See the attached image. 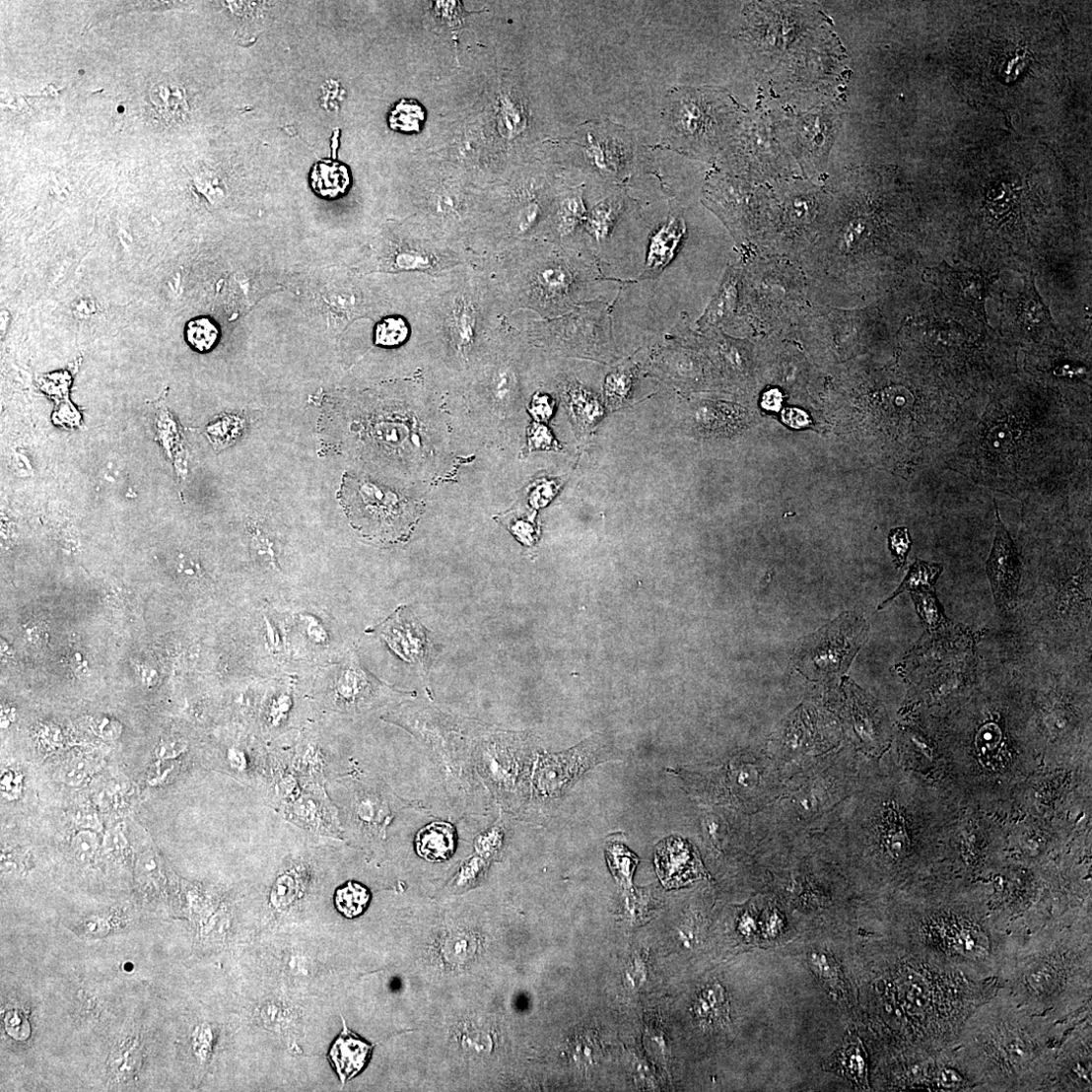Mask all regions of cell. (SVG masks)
I'll return each mask as SVG.
<instances>
[{"mask_svg":"<svg viewBox=\"0 0 1092 1092\" xmlns=\"http://www.w3.org/2000/svg\"><path fill=\"white\" fill-rule=\"evenodd\" d=\"M99 846L98 836L91 831H82L76 834L71 843L75 859L82 863L93 859Z\"/></svg>","mask_w":1092,"mask_h":1092,"instance_id":"cell-30","label":"cell"},{"mask_svg":"<svg viewBox=\"0 0 1092 1092\" xmlns=\"http://www.w3.org/2000/svg\"><path fill=\"white\" fill-rule=\"evenodd\" d=\"M932 591L922 590L913 594L918 612L928 630L938 629L943 620L941 608Z\"/></svg>","mask_w":1092,"mask_h":1092,"instance_id":"cell-27","label":"cell"},{"mask_svg":"<svg viewBox=\"0 0 1092 1092\" xmlns=\"http://www.w3.org/2000/svg\"><path fill=\"white\" fill-rule=\"evenodd\" d=\"M988 574L998 608H1006L1017 598L1021 580V562L1015 542L1004 527L996 507V535L988 561Z\"/></svg>","mask_w":1092,"mask_h":1092,"instance_id":"cell-8","label":"cell"},{"mask_svg":"<svg viewBox=\"0 0 1092 1092\" xmlns=\"http://www.w3.org/2000/svg\"><path fill=\"white\" fill-rule=\"evenodd\" d=\"M600 262L588 249L532 239L475 263L485 271L507 317L531 311L551 320L595 300L590 296L599 284L618 282L604 276Z\"/></svg>","mask_w":1092,"mask_h":1092,"instance_id":"cell-2","label":"cell"},{"mask_svg":"<svg viewBox=\"0 0 1092 1092\" xmlns=\"http://www.w3.org/2000/svg\"><path fill=\"white\" fill-rule=\"evenodd\" d=\"M381 240L376 265L400 275L412 273L438 278L455 267L476 261L470 253L428 237L412 224L389 231Z\"/></svg>","mask_w":1092,"mask_h":1092,"instance_id":"cell-6","label":"cell"},{"mask_svg":"<svg viewBox=\"0 0 1092 1092\" xmlns=\"http://www.w3.org/2000/svg\"><path fill=\"white\" fill-rule=\"evenodd\" d=\"M937 284L944 295L958 306L966 307L977 313L988 325L986 303L990 297L991 281L983 271L954 269L947 264L935 268Z\"/></svg>","mask_w":1092,"mask_h":1092,"instance_id":"cell-9","label":"cell"},{"mask_svg":"<svg viewBox=\"0 0 1092 1092\" xmlns=\"http://www.w3.org/2000/svg\"><path fill=\"white\" fill-rule=\"evenodd\" d=\"M122 836L123 835H120L118 833L111 834L108 837V840L106 842L107 846H109L112 849H116V847L119 848L120 846H125V840L123 839Z\"/></svg>","mask_w":1092,"mask_h":1092,"instance_id":"cell-40","label":"cell"},{"mask_svg":"<svg viewBox=\"0 0 1092 1092\" xmlns=\"http://www.w3.org/2000/svg\"><path fill=\"white\" fill-rule=\"evenodd\" d=\"M98 729L100 731V734L102 737L107 738V739H111V738H114V737L118 736V732L120 731L118 729V727H116L108 719H103L102 721H99L98 722Z\"/></svg>","mask_w":1092,"mask_h":1092,"instance_id":"cell-38","label":"cell"},{"mask_svg":"<svg viewBox=\"0 0 1092 1092\" xmlns=\"http://www.w3.org/2000/svg\"><path fill=\"white\" fill-rule=\"evenodd\" d=\"M686 234L684 219L670 217L649 239L645 269L639 280L656 279L678 254Z\"/></svg>","mask_w":1092,"mask_h":1092,"instance_id":"cell-11","label":"cell"},{"mask_svg":"<svg viewBox=\"0 0 1092 1092\" xmlns=\"http://www.w3.org/2000/svg\"><path fill=\"white\" fill-rule=\"evenodd\" d=\"M185 336L193 349L200 351V353H207L217 344L220 338V330L211 319L201 317L193 319L187 324Z\"/></svg>","mask_w":1092,"mask_h":1092,"instance_id":"cell-25","label":"cell"},{"mask_svg":"<svg viewBox=\"0 0 1092 1092\" xmlns=\"http://www.w3.org/2000/svg\"><path fill=\"white\" fill-rule=\"evenodd\" d=\"M375 686L360 668L351 665L342 671L336 686L338 704L349 710H366L376 700Z\"/></svg>","mask_w":1092,"mask_h":1092,"instance_id":"cell-15","label":"cell"},{"mask_svg":"<svg viewBox=\"0 0 1092 1092\" xmlns=\"http://www.w3.org/2000/svg\"><path fill=\"white\" fill-rule=\"evenodd\" d=\"M382 636L389 647L409 661H421L426 641L419 627L401 622L397 616L386 624Z\"/></svg>","mask_w":1092,"mask_h":1092,"instance_id":"cell-16","label":"cell"},{"mask_svg":"<svg viewBox=\"0 0 1092 1092\" xmlns=\"http://www.w3.org/2000/svg\"><path fill=\"white\" fill-rule=\"evenodd\" d=\"M307 634L310 639L315 641L316 643L323 644L326 642L327 635L325 633V630L320 626L318 622H315L314 619H311L308 623Z\"/></svg>","mask_w":1092,"mask_h":1092,"instance_id":"cell-36","label":"cell"},{"mask_svg":"<svg viewBox=\"0 0 1092 1092\" xmlns=\"http://www.w3.org/2000/svg\"><path fill=\"white\" fill-rule=\"evenodd\" d=\"M345 485L346 511L364 534L394 541L412 531L418 515L414 504L404 495L368 480L348 479Z\"/></svg>","mask_w":1092,"mask_h":1092,"instance_id":"cell-5","label":"cell"},{"mask_svg":"<svg viewBox=\"0 0 1092 1092\" xmlns=\"http://www.w3.org/2000/svg\"><path fill=\"white\" fill-rule=\"evenodd\" d=\"M824 1068L864 1089L868 1085L867 1056L859 1038L850 1036L825 1062Z\"/></svg>","mask_w":1092,"mask_h":1092,"instance_id":"cell-14","label":"cell"},{"mask_svg":"<svg viewBox=\"0 0 1092 1092\" xmlns=\"http://www.w3.org/2000/svg\"><path fill=\"white\" fill-rule=\"evenodd\" d=\"M370 900V891L362 884L353 881L339 888L335 894V906L338 912L348 919L364 914Z\"/></svg>","mask_w":1092,"mask_h":1092,"instance_id":"cell-24","label":"cell"},{"mask_svg":"<svg viewBox=\"0 0 1092 1092\" xmlns=\"http://www.w3.org/2000/svg\"><path fill=\"white\" fill-rule=\"evenodd\" d=\"M90 772L87 761H71L61 772V777L69 785H81Z\"/></svg>","mask_w":1092,"mask_h":1092,"instance_id":"cell-32","label":"cell"},{"mask_svg":"<svg viewBox=\"0 0 1092 1092\" xmlns=\"http://www.w3.org/2000/svg\"><path fill=\"white\" fill-rule=\"evenodd\" d=\"M808 963L815 977L837 999L846 998V983L837 960L828 952L815 951L808 955Z\"/></svg>","mask_w":1092,"mask_h":1092,"instance_id":"cell-22","label":"cell"},{"mask_svg":"<svg viewBox=\"0 0 1092 1092\" xmlns=\"http://www.w3.org/2000/svg\"><path fill=\"white\" fill-rule=\"evenodd\" d=\"M912 538L907 527L892 529L888 535V545L897 568H904L912 549Z\"/></svg>","mask_w":1092,"mask_h":1092,"instance_id":"cell-29","label":"cell"},{"mask_svg":"<svg viewBox=\"0 0 1092 1092\" xmlns=\"http://www.w3.org/2000/svg\"><path fill=\"white\" fill-rule=\"evenodd\" d=\"M252 548L256 556L263 562L277 567V558L272 540L265 533L256 530L252 538Z\"/></svg>","mask_w":1092,"mask_h":1092,"instance_id":"cell-31","label":"cell"},{"mask_svg":"<svg viewBox=\"0 0 1092 1092\" xmlns=\"http://www.w3.org/2000/svg\"><path fill=\"white\" fill-rule=\"evenodd\" d=\"M737 300V275L731 268L727 271L721 288L700 318L697 325L702 329L717 327L728 319L734 310Z\"/></svg>","mask_w":1092,"mask_h":1092,"instance_id":"cell-21","label":"cell"},{"mask_svg":"<svg viewBox=\"0 0 1092 1092\" xmlns=\"http://www.w3.org/2000/svg\"><path fill=\"white\" fill-rule=\"evenodd\" d=\"M944 461L1025 502L1090 470V418L994 399L980 416L962 414Z\"/></svg>","mask_w":1092,"mask_h":1092,"instance_id":"cell-1","label":"cell"},{"mask_svg":"<svg viewBox=\"0 0 1092 1092\" xmlns=\"http://www.w3.org/2000/svg\"><path fill=\"white\" fill-rule=\"evenodd\" d=\"M868 630L867 623L861 618H856L843 638L842 633H836V624H834L827 632L818 634L819 640L822 641L814 639L812 650L805 651L801 659L804 662H811L807 666L812 671L818 670V673L822 674L840 673L845 665L848 668L853 654L866 641Z\"/></svg>","mask_w":1092,"mask_h":1092,"instance_id":"cell-7","label":"cell"},{"mask_svg":"<svg viewBox=\"0 0 1092 1092\" xmlns=\"http://www.w3.org/2000/svg\"><path fill=\"white\" fill-rule=\"evenodd\" d=\"M942 572V565L917 561L911 567L907 578L901 584V587L897 589L891 597L884 601L879 606V609L883 608L895 597L907 591L933 590L935 581H937Z\"/></svg>","mask_w":1092,"mask_h":1092,"instance_id":"cell-23","label":"cell"},{"mask_svg":"<svg viewBox=\"0 0 1092 1092\" xmlns=\"http://www.w3.org/2000/svg\"><path fill=\"white\" fill-rule=\"evenodd\" d=\"M656 868L659 878L667 887H679L701 875V868L691 846L678 838H670L658 845Z\"/></svg>","mask_w":1092,"mask_h":1092,"instance_id":"cell-10","label":"cell"},{"mask_svg":"<svg viewBox=\"0 0 1092 1092\" xmlns=\"http://www.w3.org/2000/svg\"><path fill=\"white\" fill-rule=\"evenodd\" d=\"M1016 323L1023 333L1036 339L1048 330H1057L1055 320L1044 300L1037 291L1035 275L1025 278L1024 291L1017 300Z\"/></svg>","mask_w":1092,"mask_h":1092,"instance_id":"cell-13","label":"cell"},{"mask_svg":"<svg viewBox=\"0 0 1092 1092\" xmlns=\"http://www.w3.org/2000/svg\"><path fill=\"white\" fill-rule=\"evenodd\" d=\"M506 317L475 262L428 276L419 310L424 351L455 372L474 374Z\"/></svg>","mask_w":1092,"mask_h":1092,"instance_id":"cell-3","label":"cell"},{"mask_svg":"<svg viewBox=\"0 0 1092 1092\" xmlns=\"http://www.w3.org/2000/svg\"><path fill=\"white\" fill-rule=\"evenodd\" d=\"M187 748L184 740L179 738H167L160 744L156 755L162 760H171L178 757Z\"/></svg>","mask_w":1092,"mask_h":1092,"instance_id":"cell-33","label":"cell"},{"mask_svg":"<svg viewBox=\"0 0 1092 1092\" xmlns=\"http://www.w3.org/2000/svg\"><path fill=\"white\" fill-rule=\"evenodd\" d=\"M612 307L599 299L583 302L556 319H527L521 325L527 341L557 353L589 355L613 345Z\"/></svg>","mask_w":1092,"mask_h":1092,"instance_id":"cell-4","label":"cell"},{"mask_svg":"<svg viewBox=\"0 0 1092 1092\" xmlns=\"http://www.w3.org/2000/svg\"><path fill=\"white\" fill-rule=\"evenodd\" d=\"M424 111L418 103L403 101L389 114L388 122L394 130L418 132L424 121Z\"/></svg>","mask_w":1092,"mask_h":1092,"instance_id":"cell-26","label":"cell"},{"mask_svg":"<svg viewBox=\"0 0 1092 1092\" xmlns=\"http://www.w3.org/2000/svg\"><path fill=\"white\" fill-rule=\"evenodd\" d=\"M783 396L777 389L767 392L763 398V407L768 410L777 411L782 407Z\"/></svg>","mask_w":1092,"mask_h":1092,"instance_id":"cell-35","label":"cell"},{"mask_svg":"<svg viewBox=\"0 0 1092 1092\" xmlns=\"http://www.w3.org/2000/svg\"><path fill=\"white\" fill-rule=\"evenodd\" d=\"M72 667L78 675H86L89 672L88 661L81 653H75L71 659Z\"/></svg>","mask_w":1092,"mask_h":1092,"instance_id":"cell-39","label":"cell"},{"mask_svg":"<svg viewBox=\"0 0 1092 1092\" xmlns=\"http://www.w3.org/2000/svg\"><path fill=\"white\" fill-rule=\"evenodd\" d=\"M178 571L180 574L187 578L199 577L201 574V569L199 565L194 564L185 558L180 560L178 564Z\"/></svg>","mask_w":1092,"mask_h":1092,"instance_id":"cell-37","label":"cell"},{"mask_svg":"<svg viewBox=\"0 0 1092 1092\" xmlns=\"http://www.w3.org/2000/svg\"><path fill=\"white\" fill-rule=\"evenodd\" d=\"M582 1041L579 1045L580 1055H582V1061L588 1064H593L599 1057V1046L592 1036L590 1038L581 1039Z\"/></svg>","mask_w":1092,"mask_h":1092,"instance_id":"cell-34","label":"cell"},{"mask_svg":"<svg viewBox=\"0 0 1092 1092\" xmlns=\"http://www.w3.org/2000/svg\"><path fill=\"white\" fill-rule=\"evenodd\" d=\"M454 848V830L445 823H435L424 828L416 839L418 853L424 859L432 862L447 860Z\"/></svg>","mask_w":1092,"mask_h":1092,"instance_id":"cell-18","label":"cell"},{"mask_svg":"<svg viewBox=\"0 0 1092 1092\" xmlns=\"http://www.w3.org/2000/svg\"><path fill=\"white\" fill-rule=\"evenodd\" d=\"M623 206L622 198L613 196L599 203L588 213L582 231L587 234L592 243L597 246L607 243L623 211Z\"/></svg>","mask_w":1092,"mask_h":1092,"instance_id":"cell-19","label":"cell"},{"mask_svg":"<svg viewBox=\"0 0 1092 1092\" xmlns=\"http://www.w3.org/2000/svg\"><path fill=\"white\" fill-rule=\"evenodd\" d=\"M343 1031L333 1043L328 1058L340 1081L344 1084L355 1078L371 1059L374 1045L368 1044L351 1032L345 1021Z\"/></svg>","mask_w":1092,"mask_h":1092,"instance_id":"cell-12","label":"cell"},{"mask_svg":"<svg viewBox=\"0 0 1092 1092\" xmlns=\"http://www.w3.org/2000/svg\"><path fill=\"white\" fill-rule=\"evenodd\" d=\"M632 370H617L606 377L605 395L612 402H621L628 397L634 384Z\"/></svg>","mask_w":1092,"mask_h":1092,"instance_id":"cell-28","label":"cell"},{"mask_svg":"<svg viewBox=\"0 0 1092 1092\" xmlns=\"http://www.w3.org/2000/svg\"><path fill=\"white\" fill-rule=\"evenodd\" d=\"M696 1020L706 1027H721L728 1022L729 1007L724 989L716 984L702 990L693 1002Z\"/></svg>","mask_w":1092,"mask_h":1092,"instance_id":"cell-17","label":"cell"},{"mask_svg":"<svg viewBox=\"0 0 1092 1092\" xmlns=\"http://www.w3.org/2000/svg\"><path fill=\"white\" fill-rule=\"evenodd\" d=\"M310 185L324 199L340 198L350 185L349 171L339 163L321 162L311 171Z\"/></svg>","mask_w":1092,"mask_h":1092,"instance_id":"cell-20","label":"cell"}]
</instances>
